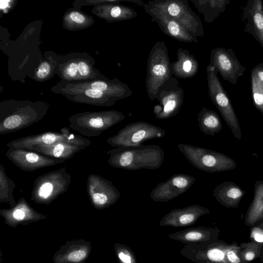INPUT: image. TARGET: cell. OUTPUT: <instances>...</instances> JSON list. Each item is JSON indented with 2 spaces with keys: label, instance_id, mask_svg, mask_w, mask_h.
<instances>
[{
  "label": "cell",
  "instance_id": "cell-31",
  "mask_svg": "<svg viewBox=\"0 0 263 263\" xmlns=\"http://www.w3.org/2000/svg\"><path fill=\"white\" fill-rule=\"evenodd\" d=\"M197 11L203 14L205 22L212 23L220 14L223 13L229 0H191Z\"/></svg>",
  "mask_w": 263,
  "mask_h": 263
},
{
  "label": "cell",
  "instance_id": "cell-30",
  "mask_svg": "<svg viewBox=\"0 0 263 263\" xmlns=\"http://www.w3.org/2000/svg\"><path fill=\"white\" fill-rule=\"evenodd\" d=\"M62 20L63 27L69 31L87 29L95 22L92 16L84 13L78 8H70L65 11Z\"/></svg>",
  "mask_w": 263,
  "mask_h": 263
},
{
  "label": "cell",
  "instance_id": "cell-9",
  "mask_svg": "<svg viewBox=\"0 0 263 263\" xmlns=\"http://www.w3.org/2000/svg\"><path fill=\"white\" fill-rule=\"evenodd\" d=\"M70 181V175L65 167L40 176L34 181L31 200L49 204L66 192Z\"/></svg>",
  "mask_w": 263,
  "mask_h": 263
},
{
  "label": "cell",
  "instance_id": "cell-20",
  "mask_svg": "<svg viewBox=\"0 0 263 263\" xmlns=\"http://www.w3.org/2000/svg\"><path fill=\"white\" fill-rule=\"evenodd\" d=\"M0 215L4 219L5 223L13 228H16L18 225L27 226L47 217L36 211L22 197L10 208L1 209Z\"/></svg>",
  "mask_w": 263,
  "mask_h": 263
},
{
  "label": "cell",
  "instance_id": "cell-19",
  "mask_svg": "<svg viewBox=\"0 0 263 263\" xmlns=\"http://www.w3.org/2000/svg\"><path fill=\"white\" fill-rule=\"evenodd\" d=\"M91 141L80 135L77 138L52 144H41L30 149L44 156L54 158L67 160L79 152L90 145Z\"/></svg>",
  "mask_w": 263,
  "mask_h": 263
},
{
  "label": "cell",
  "instance_id": "cell-42",
  "mask_svg": "<svg viewBox=\"0 0 263 263\" xmlns=\"http://www.w3.org/2000/svg\"><path fill=\"white\" fill-rule=\"evenodd\" d=\"M3 2L4 3V5H3L4 7L1 8L5 11L6 9H8V8H11L13 3L15 2V1H3Z\"/></svg>",
  "mask_w": 263,
  "mask_h": 263
},
{
  "label": "cell",
  "instance_id": "cell-35",
  "mask_svg": "<svg viewBox=\"0 0 263 263\" xmlns=\"http://www.w3.org/2000/svg\"><path fill=\"white\" fill-rule=\"evenodd\" d=\"M1 194L0 202L8 203L10 207L14 206L16 202L13 197L12 192L15 187L13 181L8 178L5 174L3 164L1 165Z\"/></svg>",
  "mask_w": 263,
  "mask_h": 263
},
{
  "label": "cell",
  "instance_id": "cell-7",
  "mask_svg": "<svg viewBox=\"0 0 263 263\" xmlns=\"http://www.w3.org/2000/svg\"><path fill=\"white\" fill-rule=\"evenodd\" d=\"M177 147L193 166L201 171L215 173L230 171L236 166V162L223 153L183 143L178 144Z\"/></svg>",
  "mask_w": 263,
  "mask_h": 263
},
{
  "label": "cell",
  "instance_id": "cell-41",
  "mask_svg": "<svg viewBox=\"0 0 263 263\" xmlns=\"http://www.w3.org/2000/svg\"><path fill=\"white\" fill-rule=\"evenodd\" d=\"M258 78L263 83V62L256 65L252 69Z\"/></svg>",
  "mask_w": 263,
  "mask_h": 263
},
{
  "label": "cell",
  "instance_id": "cell-23",
  "mask_svg": "<svg viewBox=\"0 0 263 263\" xmlns=\"http://www.w3.org/2000/svg\"><path fill=\"white\" fill-rule=\"evenodd\" d=\"M66 127L60 132H46L31 135L14 140L7 144L9 148H22L30 149L41 144H52L59 142L69 141L78 138L80 135L70 132Z\"/></svg>",
  "mask_w": 263,
  "mask_h": 263
},
{
  "label": "cell",
  "instance_id": "cell-5",
  "mask_svg": "<svg viewBox=\"0 0 263 263\" xmlns=\"http://www.w3.org/2000/svg\"><path fill=\"white\" fill-rule=\"evenodd\" d=\"M58 63L57 74L62 80L68 82H80L94 80L105 77L95 68V61L86 53H71L55 59Z\"/></svg>",
  "mask_w": 263,
  "mask_h": 263
},
{
  "label": "cell",
  "instance_id": "cell-22",
  "mask_svg": "<svg viewBox=\"0 0 263 263\" xmlns=\"http://www.w3.org/2000/svg\"><path fill=\"white\" fill-rule=\"evenodd\" d=\"M210 212L209 209L197 204L181 209H175L162 218L159 226L175 228L191 226L195 223L200 217Z\"/></svg>",
  "mask_w": 263,
  "mask_h": 263
},
{
  "label": "cell",
  "instance_id": "cell-16",
  "mask_svg": "<svg viewBox=\"0 0 263 263\" xmlns=\"http://www.w3.org/2000/svg\"><path fill=\"white\" fill-rule=\"evenodd\" d=\"M5 155L20 168L27 172L35 171L66 161L46 156L32 150L22 148H9Z\"/></svg>",
  "mask_w": 263,
  "mask_h": 263
},
{
  "label": "cell",
  "instance_id": "cell-36",
  "mask_svg": "<svg viewBox=\"0 0 263 263\" xmlns=\"http://www.w3.org/2000/svg\"><path fill=\"white\" fill-rule=\"evenodd\" d=\"M251 90L254 104L263 115V83L251 70Z\"/></svg>",
  "mask_w": 263,
  "mask_h": 263
},
{
  "label": "cell",
  "instance_id": "cell-37",
  "mask_svg": "<svg viewBox=\"0 0 263 263\" xmlns=\"http://www.w3.org/2000/svg\"><path fill=\"white\" fill-rule=\"evenodd\" d=\"M114 251L119 263H137L134 252L126 245L116 243Z\"/></svg>",
  "mask_w": 263,
  "mask_h": 263
},
{
  "label": "cell",
  "instance_id": "cell-11",
  "mask_svg": "<svg viewBox=\"0 0 263 263\" xmlns=\"http://www.w3.org/2000/svg\"><path fill=\"white\" fill-rule=\"evenodd\" d=\"M156 99L159 103L153 108L157 119H167L175 116L180 111L184 101V90L179 81L172 77L159 88Z\"/></svg>",
  "mask_w": 263,
  "mask_h": 263
},
{
  "label": "cell",
  "instance_id": "cell-6",
  "mask_svg": "<svg viewBox=\"0 0 263 263\" xmlns=\"http://www.w3.org/2000/svg\"><path fill=\"white\" fill-rule=\"evenodd\" d=\"M125 118L122 112L115 110L84 111L69 117V128L86 137H96Z\"/></svg>",
  "mask_w": 263,
  "mask_h": 263
},
{
  "label": "cell",
  "instance_id": "cell-40",
  "mask_svg": "<svg viewBox=\"0 0 263 263\" xmlns=\"http://www.w3.org/2000/svg\"><path fill=\"white\" fill-rule=\"evenodd\" d=\"M251 238L255 242L263 245V229L260 227H254L251 231Z\"/></svg>",
  "mask_w": 263,
  "mask_h": 263
},
{
  "label": "cell",
  "instance_id": "cell-24",
  "mask_svg": "<svg viewBox=\"0 0 263 263\" xmlns=\"http://www.w3.org/2000/svg\"><path fill=\"white\" fill-rule=\"evenodd\" d=\"M91 252L89 241L83 239L68 241L53 254L54 263H84Z\"/></svg>",
  "mask_w": 263,
  "mask_h": 263
},
{
  "label": "cell",
  "instance_id": "cell-43",
  "mask_svg": "<svg viewBox=\"0 0 263 263\" xmlns=\"http://www.w3.org/2000/svg\"><path fill=\"white\" fill-rule=\"evenodd\" d=\"M262 116H263V115H262Z\"/></svg>",
  "mask_w": 263,
  "mask_h": 263
},
{
  "label": "cell",
  "instance_id": "cell-17",
  "mask_svg": "<svg viewBox=\"0 0 263 263\" xmlns=\"http://www.w3.org/2000/svg\"><path fill=\"white\" fill-rule=\"evenodd\" d=\"M63 84L74 88H90L101 91L111 98L118 101L129 97L133 93L128 85L118 79H109L105 77L102 79L80 82L60 81Z\"/></svg>",
  "mask_w": 263,
  "mask_h": 263
},
{
  "label": "cell",
  "instance_id": "cell-10",
  "mask_svg": "<svg viewBox=\"0 0 263 263\" xmlns=\"http://www.w3.org/2000/svg\"><path fill=\"white\" fill-rule=\"evenodd\" d=\"M165 130L159 126L144 121H137L125 125L106 142L113 147L138 146L148 140L164 137Z\"/></svg>",
  "mask_w": 263,
  "mask_h": 263
},
{
  "label": "cell",
  "instance_id": "cell-32",
  "mask_svg": "<svg viewBox=\"0 0 263 263\" xmlns=\"http://www.w3.org/2000/svg\"><path fill=\"white\" fill-rule=\"evenodd\" d=\"M197 121L200 130L205 135L214 136L222 128L218 114L205 106H203L198 114Z\"/></svg>",
  "mask_w": 263,
  "mask_h": 263
},
{
  "label": "cell",
  "instance_id": "cell-25",
  "mask_svg": "<svg viewBox=\"0 0 263 263\" xmlns=\"http://www.w3.org/2000/svg\"><path fill=\"white\" fill-rule=\"evenodd\" d=\"M242 20L244 31L251 34L263 48V3L261 0H249L243 7Z\"/></svg>",
  "mask_w": 263,
  "mask_h": 263
},
{
  "label": "cell",
  "instance_id": "cell-18",
  "mask_svg": "<svg viewBox=\"0 0 263 263\" xmlns=\"http://www.w3.org/2000/svg\"><path fill=\"white\" fill-rule=\"evenodd\" d=\"M195 181L190 175L174 174L166 181L159 183L152 190L150 197L154 201H168L186 192Z\"/></svg>",
  "mask_w": 263,
  "mask_h": 263
},
{
  "label": "cell",
  "instance_id": "cell-15",
  "mask_svg": "<svg viewBox=\"0 0 263 263\" xmlns=\"http://www.w3.org/2000/svg\"><path fill=\"white\" fill-rule=\"evenodd\" d=\"M51 91L61 94L75 103L99 106H111L117 100L104 92L90 88H74L63 84L60 81L51 88Z\"/></svg>",
  "mask_w": 263,
  "mask_h": 263
},
{
  "label": "cell",
  "instance_id": "cell-39",
  "mask_svg": "<svg viewBox=\"0 0 263 263\" xmlns=\"http://www.w3.org/2000/svg\"><path fill=\"white\" fill-rule=\"evenodd\" d=\"M226 258L229 263H245L241 257L240 247L234 243L228 245Z\"/></svg>",
  "mask_w": 263,
  "mask_h": 263
},
{
  "label": "cell",
  "instance_id": "cell-28",
  "mask_svg": "<svg viewBox=\"0 0 263 263\" xmlns=\"http://www.w3.org/2000/svg\"><path fill=\"white\" fill-rule=\"evenodd\" d=\"M177 60L171 63V71L176 78L189 79L195 76L199 70V63L187 49L179 48Z\"/></svg>",
  "mask_w": 263,
  "mask_h": 263
},
{
  "label": "cell",
  "instance_id": "cell-12",
  "mask_svg": "<svg viewBox=\"0 0 263 263\" xmlns=\"http://www.w3.org/2000/svg\"><path fill=\"white\" fill-rule=\"evenodd\" d=\"M228 246L217 240L185 244L180 254L194 263H229L226 258Z\"/></svg>",
  "mask_w": 263,
  "mask_h": 263
},
{
  "label": "cell",
  "instance_id": "cell-27",
  "mask_svg": "<svg viewBox=\"0 0 263 263\" xmlns=\"http://www.w3.org/2000/svg\"><path fill=\"white\" fill-rule=\"evenodd\" d=\"M218 236L217 228L204 226L189 228L168 235L170 239L184 245L217 240Z\"/></svg>",
  "mask_w": 263,
  "mask_h": 263
},
{
  "label": "cell",
  "instance_id": "cell-4",
  "mask_svg": "<svg viewBox=\"0 0 263 263\" xmlns=\"http://www.w3.org/2000/svg\"><path fill=\"white\" fill-rule=\"evenodd\" d=\"M171 63L164 41H157L151 49L147 61L145 87L151 101L156 99L161 86L172 77Z\"/></svg>",
  "mask_w": 263,
  "mask_h": 263
},
{
  "label": "cell",
  "instance_id": "cell-1",
  "mask_svg": "<svg viewBox=\"0 0 263 263\" xmlns=\"http://www.w3.org/2000/svg\"><path fill=\"white\" fill-rule=\"evenodd\" d=\"M49 105L43 102L3 101L0 104V134L14 132L31 125L46 114Z\"/></svg>",
  "mask_w": 263,
  "mask_h": 263
},
{
  "label": "cell",
  "instance_id": "cell-33",
  "mask_svg": "<svg viewBox=\"0 0 263 263\" xmlns=\"http://www.w3.org/2000/svg\"><path fill=\"white\" fill-rule=\"evenodd\" d=\"M263 219V181L254 183V197L245 216V222L252 226Z\"/></svg>",
  "mask_w": 263,
  "mask_h": 263
},
{
  "label": "cell",
  "instance_id": "cell-2",
  "mask_svg": "<svg viewBox=\"0 0 263 263\" xmlns=\"http://www.w3.org/2000/svg\"><path fill=\"white\" fill-rule=\"evenodd\" d=\"M106 153L110 155L107 161L110 166L129 171L157 170L164 158L163 149L154 144L116 147Z\"/></svg>",
  "mask_w": 263,
  "mask_h": 263
},
{
  "label": "cell",
  "instance_id": "cell-14",
  "mask_svg": "<svg viewBox=\"0 0 263 263\" xmlns=\"http://www.w3.org/2000/svg\"><path fill=\"white\" fill-rule=\"evenodd\" d=\"M87 191L91 204L99 210L114 204L121 196L111 182L95 174H91L88 178Z\"/></svg>",
  "mask_w": 263,
  "mask_h": 263
},
{
  "label": "cell",
  "instance_id": "cell-38",
  "mask_svg": "<svg viewBox=\"0 0 263 263\" xmlns=\"http://www.w3.org/2000/svg\"><path fill=\"white\" fill-rule=\"evenodd\" d=\"M262 246L254 241L241 243L239 247L242 260L247 263L258 257L260 255Z\"/></svg>",
  "mask_w": 263,
  "mask_h": 263
},
{
  "label": "cell",
  "instance_id": "cell-3",
  "mask_svg": "<svg viewBox=\"0 0 263 263\" xmlns=\"http://www.w3.org/2000/svg\"><path fill=\"white\" fill-rule=\"evenodd\" d=\"M145 12H157L179 22L195 37L204 34L200 17L190 7L186 0H154L144 3Z\"/></svg>",
  "mask_w": 263,
  "mask_h": 263
},
{
  "label": "cell",
  "instance_id": "cell-26",
  "mask_svg": "<svg viewBox=\"0 0 263 263\" xmlns=\"http://www.w3.org/2000/svg\"><path fill=\"white\" fill-rule=\"evenodd\" d=\"M145 12L151 16V20L156 23L161 30L167 36L180 42H198L197 37L175 19L157 12Z\"/></svg>",
  "mask_w": 263,
  "mask_h": 263
},
{
  "label": "cell",
  "instance_id": "cell-29",
  "mask_svg": "<svg viewBox=\"0 0 263 263\" xmlns=\"http://www.w3.org/2000/svg\"><path fill=\"white\" fill-rule=\"evenodd\" d=\"M245 194V190L233 181H226L217 185L213 195L222 205L237 208Z\"/></svg>",
  "mask_w": 263,
  "mask_h": 263
},
{
  "label": "cell",
  "instance_id": "cell-21",
  "mask_svg": "<svg viewBox=\"0 0 263 263\" xmlns=\"http://www.w3.org/2000/svg\"><path fill=\"white\" fill-rule=\"evenodd\" d=\"M122 2L129 0H103L97 1L91 12L97 17L108 23L129 20L137 16L132 8L121 5Z\"/></svg>",
  "mask_w": 263,
  "mask_h": 263
},
{
  "label": "cell",
  "instance_id": "cell-13",
  "mask_svg": "<svg viewBox=\"0 0 263 263\" xmlns=\"http://www.w3.org/2000/svg\"><path fill=\"white\" fill-rule=\"evenodd\" d=\"M209 65L213 67L223 79L233 84L237 83L238 78L243 75L246 70L232 49L223 47L212 49Z\"/></svg>",
  "mask_w": 263,
  "mask_h": 263
},
{
  "label": "cell",
  "instance_id": "cell-8",
  "mask_svg": "<svg viewBox=\"0 0 263 263\" xmlns=\"http://www.w3.org/2000/svg\"><path fill=\"white\" fill-rule=\"evenodd\" d=\"M206 70L209 96L234 137L240 140L242 134L238 119L230 99L218 77V72L209 65Z\"/></svg>",
  "mask_w": 263,
  "mask_h": 263
},
{
  "label": "cell",
  "instance_id": "cell-34",
  "mask_svg": "<svg viewBox=\"0 0 263 263\" xmlns=\"http://www.w3.org/2000/svg\"><path fill=\"white\" fill-rule=\"evenodd\" d=\"M45 59L37 66L33 79L38 82L47 81L58 72V63L49 52L45 53Z\"/></svg>",
  "mask_w": 263,
  "mask_h": 263
}]
</instances>
